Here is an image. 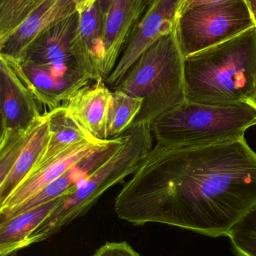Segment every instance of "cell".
Segmentation results:
<instances>
[{"label": "cell", "instance_id": "obj_1", "mask_svg": "<svg viewBox=\"0 0 256 256\" xmlns=\"http://www.w3.org/2000/svg\"><path fill=\"white\" fill-rule=\"evenodd\" d=\"M256 204V152L245 138L200 146L157 143L116 197L120 220L228 236Z\"/></svg>", "mask_w": 256, "mask_h": 256}, {"label": "cell", "instance_id": "obj_2", "mask_svg": "<svg viewBox=\"0 0 256 256\" xmlns=\"http://www.w3.org/2000/svg\"><path fill=\"white\" fill-rule=\"evenodd\" d=\"M186 102L249 103L256 90V26L184 60Z\"/></svg>", "mask_w": 256, "mask_h": 256}, {"label": "cell", "instance_id": "obj_3", "mask_svg": "<svg viewBox=\"0 0 256 256\" xmlns=\"http://www.w3.org/2000/svg\"><path fill=\"white\" fill-rule=\"evenodd\" d=\"M126 132L127 138L122 147L93 172L73 194L63 198L27 238L26 248L48 240L62 228L84 216L108 190L123 183L126 177L137 171L153 148L150 124H134Z\"/></svg>", "mask_w": 256, "mask_h": 256}, {"label": "cell", "instance_id": "obj_4", "mask_svg": "<svg viewBox=\"0 0 256 256\" xmlns=\"http://www.w3.org/2000/svg\"><path fill=\"white\" fill-rule=\"evenodd\" d=\"M184 60L174 30L158 39L129 69L117 90L143 100L132 126L151 124L186 102Z\"/></svg>", "mask_w": 256, "mask_h": 256}, {"label": "cell", "instance_id": "obj_5", "mask_svg": "<svg viewBox=\"0 0 256 256\" xmlns=\"http://www.w3.org/2000/svg\"><path fill=\"white\" fill-rule=\"evenodd\" d=\"M256 126V109L249 103L212 105L185 102L150 124L159 144L200 146L245 138Z\"/></svg>", "mask_w": 256, "mask_h": 256}, {"label": "cell", "instance_id": "obj_6", "mask_svg": "<svg viewBox=\"0 0 256 256\" xmlns=\"http://www.w3.org/2000/svg\"><path fill=\"white\" fill-rule=\"evenodd\" d=\"M256 26L245 0L197 6L179 15L175 32L184 58L223 43Z\"/></svg>", "mask_w": 256, "mask_h": 256}, {"label": "cell", "instance_id": "obj_7", "mask_svg": "<svg viewBox=\"0 0 256 256\" xmlns=\"http://www.w3.org/2000/svg\"><path fill=\"white\" fill-rule=\"evenodd\" d=\"M183 0H147L139 22L105 84L114 92L141 56L162 36L175 30Z\"/></svg>", "mask_w": 256, "mask_h": 256}, {"label": "cell", "instance_id": "obj_8", "mask_svg": "<svg viewBox=\"0 0 256 256\" xmlns=\"http://www.w3.org/2000/svg\"><path fill=\"white\" fill-rule=\"evenodd\" d=\"M49 137L45 112L25 132L0 144V204L33 172Z\"/></svg>", "mask_w": 256, "mask_h": 256}, {"label": "cell", "instance_id": "obj_9", "mask_svg": "<svg viewBox=\"0 0 256 256\" xmlns=\"http://www.w3.org/2000/svg\"><path fill=\"white\" fill-rule=\"evenodd\" d=\"M0 144L25 132L42 115L40 104L12 62L3 56H0Z\"/></svg>", "mask_w": 256, "mask_h": 256}, {"label": "cell", "instance_id": "obj_10", "mask_svg": "<svg viewBox=\"0 0 256 256\" xmlns=\"http://www.w3.org/2000/svg\"><path fill=\"white\" fill-rule=\"evenodd\" d=\"M117 137L106 140L96 138L78 143L66 150L56 159L32 173L0 204L1 220L4 219L15 209L37 195L45 186L63 176L78 162L89 155L114 143Z\"/></svg>", "mask_w": 256, "mask_h": 256}, {"label": "cell", "instance_id": "obj_11", "mask_svg": "<svg viewBox=\"0 0 256 256\" xmlns=\"http://www.w3.org/2000/svg\"><path fill=\"white\" fill-rule=\"evenodd\" d=\"M78 24L77 12L44 33L30 45L24 61L49 68L58 76H86L80 70L71 49Z\"/></svg>", "mask_w": 256, "mask_h": 256}, {"label": "cell", "instance_id": "obj_12", "mask_svg": "<svg viewBox=\"0 0 256 256\" xmlns=\"http://www.w3.org/2000/svg\"><path fill=\"white\" fill-rule=\"evenodd\" d=\"M71 44L80 70L92 82L103 79L104 21L99 0H88L79 10Z\"/></svg>", "mask_w": 256, "mask_h": 256}, {"label": "cell", "instance_id": "obj_13", "mask_svg": "<svg viewBox=\"0 0 256 256\" xmlns=\"http://www.w3.org/2000/svg\"><path fill=\"white\" fill-rule=\"evenodd\" d=\"M87 0H46L8 38L0 55L22 62L30 45L44 33L78 12Z\"/></svg>", "mask_w": 256, "mask_h": 256}, {"label": "cell", "instance_id": "obj_14", "mask_svg": "<svg viewBox=\"0 0 256 256\" xmlns=\"http://www.w3.org/2000/svg\"><path fill=\"white\" fill-rule=\"evenodd\" d=\"M9 60L41 106H47L50 110L63 106L81 88L92 82L84 76H57L49 68L31 62Z\"/></svg>", "mask_w": 256, "mask_h": 256}, {"label": "cell", "instance_id": "obj_15", "mask_svg": "<svg viewBox=\"0 0 256 256\" xmlns=\"http://www.w3.org/2000/svg\"><path fill=\"white\" fill-rule=\"evenodd\" d=\"M147 0H112L104 21L103 80L114 70L132 32L142 16Z\"/></svg>", "mask_w": 256, "mask_h": 256}, {"label": "cell", "instance_id": "obj_16", "mask_svg": "<svg viewBox=\"0 0 256 256\" xmlns=\"http://www.w3.org/2000/svg\"><path fill=\"white\" fill-rule=\"evenodd\" d=\"M112 96L113 92L105 81L99 79L81 88L63 106L93 136L106 140L107 120Z\"/></svg>", "mask_w": 256, "mask_h": 256}, {"label": "cell", "instance_id": "obj_17", "mask_svg": "<svg viewBox=\"0 0 256 256\" xmlns=\"http://www.w3.org/2000/svg\"><path fill=\"white\" fill-rule=\"evenodd\" d=\"M46 114L50 130L49 140L33 172L75 144L96 138L68 114L64 106H60Z\"/></svg>", "mask_w": 256, "mask_h": 256}, {"label": "cell", "instance_id": "obj_18", "mask_svg": "<svg viewBox=\"0 0 256 256\" xmlns=\"http://www.w3.org/2000/svg\"><path fill=\"white\" fill-rule=\"evenodd\" d=\"M66 196L1 220L0 256H13L24 249L27 238L50 216Z\"/></svg>", "mask_w": 256, "mask_h": 256}, {"label": "cell", "instance_id": "obj_19", "mask_svg": "<svg viewBox=\"0 0 256 256\" xmlns=\"http://www.w3.org/2000/svg\"><path fill=\"white\" fill-rule=\"evenodd\" d=\"M143 100L115 90L108 110L107 138H115L124 134L133 124L142 108Z\"/></svg>", "mask_w": 256, "mask_h": 256}, {"label": "cell", "instance_id": "obj_20", "mask_svg": "<svg viewBox=\"0 0 256 256\" xmlns=\"http://www.w3.org/2000/svg\"><path fill=\"white\" fill-rule=\"evenodd\" d=\"M46 0H0V43L9 37Z\"/></svg>", "mask_w": 256, "mask_h": 256}, {"label": "cell", "instance_id": "obj_21", "mask_svg": "<svg viewBox=\"0 0 256 256\" xmlns=\"http://www.w3.org/2000/svg\"><path fill=\"white\" fill-rule=\"evenodd\" d=\"M229 238L240 256H256V204L230 230Z\"/></svg>", "mask_w": 256, "mask_h": 256}, {"label": "cell", "instance_id": "obj_22", "mask_svg": "<svg viewBox=\"0 0 256 256\" xmlns=\"http://www.w3.org/2000/svg\"><path fill=\"white\" fill-rule=\"evenodd\" d=\"M93 256H141L126 242L106 243Z\"/></svg>", "mask_w": 256, "mask_h": 256}, {"label": "cell", "instance_id": "obj_23", "mask_svg": "<svg viewBox=\"0 0 256 256\" xmlns=\"http://www.w3.org/2000/svg\"><path fill=\"white\" fill-rule=\"evenodd\" d=\"M230 1H233V0H183L179 15L181 14L186 10H189L192 8L197 7V6L220 4V3L227 2Z\"/></svg>", "mask_w": 256, "mask_h": 256}, {"label": "cell", "instance_id": "obj_24", "mask_svg": "<svg viewBox=\"0 0 256 256\" xmlns=\"http://www.w3.org/2000/svg\"><path fill=\"white\" fill-rule=\"evenodd\" d=\"M111 2L112 0H99V7H100L101 12H102L103 21H105V18H106Z\"/></svg>", "mask_w": 256, "mask_h": 256}, {"label": "cell", "instance_id": "obj_25", "mask_svg": "<svg viewBox=\"0 0 256 256\" xmlns=\"http://www.w3.org/2000/svg\"><path fill=\"white\" fill-rule=\"evenodd\" d=\"M245 1L247 3L248 7L250 10L251 14L253 16L256 24V0H245Z\"/></svg>", "mask_w": 256, "mask_h": 256}, {"label": "cell", "instance_id": "obj_26", "mask_svg": "<svg viewBox=\"0 0 256 256\" xmlns=\"http://www.w3.org/2000/svg\"><path fill=\"white\" fill-rule=\"evenodd\" d=\"M249 104H250L252 105V106H253L256 109V90L253 97H252V98L249 100Z\"/></svg>", "mask_w": 256, "mask_h": 256}]
</instances>
